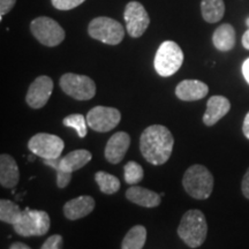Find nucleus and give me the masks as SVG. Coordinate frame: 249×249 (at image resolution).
<instances>
[{"label": "nucleus", "mask_w": 249, "mask_h": 249, "mask_svg": "<svg viewBox=\"0 0 249 249\" xmlns=\"http://www.w3.org/2000/svg\"><path fill=\"white\" fill-rule=\"evenodd\" d=\"M174 139L167 127L151 124L140 138V150L144 160L152 165H163L172 155Z\"/></svg>", "instance_id": "obj_1"}, {"label": "nucleus", "mask_w": 249, "mask_h": 249, "mask_svg": "<svg viewBox=\"0 0 249 249\" xmlns=\"http://www.w3.org/2000/svg\"><path fill=\"white\" fill-rule=\"evenodd\" d=\"M178 235L189 248H198L208 235V223L201 210H188L178 226Z\"/></svg>", "instance_id": "obj_2"}, {"label": "nucleus", "mask_w": 249, "mask_h": 249, "mask_svg": "<svg viewBox=\"0 0 249 249\" xmlns=\"http://www.w3.org/2000/svg\"><path fill=\"white\" fill-rule=\"evenodd\" d=\"M213 176L203 165L195 164L183 174L182 186L189 196L196 200H207L213 191Z\"/></svg>", "instance_id": "obj_3"}, {"label": "nucleus", "mask_w": 249, "mask_h": 249, "mask_svg": "<svg viewBox=\"0 0 249 249\" xmlns=\"http://www.w3.org/2000/svg\"><path fill=\"white\" fill-rule=\"evenodd\" d=\"M183 62V52L173 40H165L156 52L155 70L163 77H169L180 70Z\"/></svg>", "instance_id": "obj_4"}, {"label": "nucleus", "mask_w": 249, "mask_h": 249, "mask_svg": "<svg viewBox=\"0 0 249 249\" xmlns=\"http://www.w3.org/2000/svg\"><path fill=\"white\" fill-rule=\"evenodd\" d=\"M51 220L48 213L26 208L14 224V231L21 236H42L49 232Z\"/></svg>", "instance_id": "obj_5"}, {"label": "nucleus", "mask_w": 249, "mask_h": 249, "mask_svg": "<svg viewBox=\"0 0 249 249\" xmlns=\"http://www.w3.org/2000/svg\"><path fill=\"white\" fill-rule=\"evenodd\" d=\"M89 36L107 45H118L123 42L124 29L123 24L111 18L98 17L91 20L88 27Z\"/></svg>", "instance_id": "obj_6"}, {"label": "nucleus", "mask_w": 249, "mask_h": 249, "mask_svg": "<svg viewBox=\"0 0 249 249\" xmlns=\"http://www.w3.org/2000/svg\"><path fill=\"white\" fill-rule=\"evenodd\" d=\"M30 30L40 44L53 48L64 42L65 30L53 18L39 17L31 21Z\"/></svg>", "instance_id": "obj_7"}, {"label": "nucleus", "mask_w": 249, "mask_h": 249, "mask_svg": "<svg viewBox=\"0 0 249 249\" xmlns=\"http://www.w3.org/2000/svg\"><path fill=\"white\" fill-rule=\"evenodd\" d=\"M62 91L77 101H89L96 95V85L89 76L66 73L59 80Z\"/></svg>", "instance_id": "obj_8"}, {"label": "nucleus", "mask_w": 249, "mask_h": 249, "mask_svg": "<svg viewBox=\"0 0 249 249\" xmlns=\"http://www.w3.org/2000/svg\"><path fill=\"white\" fill-rule=\"evenodd\" d=\"M31 154L38 156L42 160H57L61 157L65 143L57 135L49 133H38L28 142Z\"/></svg>", "instance_id": "obj_9"}, {"label": "nucleus", "mask_w": 249, "mask_h": 249, "mask_svg": "<svg viewBox=\"0 0 249 249\" xmlns=\"http://www.w3.org/2000/svg\"><path fill=\"white\" fill-rule=\"evenodd\" d=\"M124 18L126 22L127 33L133 38H139L150 24V18L144 6L139 1H129L124 12Z\"/></svg>", "instance_id": "obj_10"}, {"label": "nucleus", "mask_w": 249, "mask_h": 249, "mask_svg": "<svg viewBox=\"0 0 249 249\" xmlns=\"http://www.w3.org/2000/svg\"><path fill=\"white\" fill-rule=\"evenodd\" d=\"M121 120L119 110L108 107H95L87 114V123L92 130L107 133L114 129Z\"/></svg>", "instance_id": "obj_11"}, {"label": "nucleus", "mask_w": 249, "mask_h": 249, "mask_svg": "<svg viewBox=\"0 0 249 249\" xmlns=\"http://www.w3.org/2000/svg\"><path fill=\"white\" fill-rule=\"evenodd\" d=\"M53 91V81L51 77L40 75L29 86L26 102L31 108H42L49 102L51 93Z\"/></svg>", "instance_id": "obj_12"}, {"label": "nucleus", "mask_w": 249, "mask_h": 249, "mask_svg": "<svg viewBox=\"0 0 249 249\" xmlns=\"http://www.w3.org/2000/svg\"><path fill=\"white\" fill-rule=\"evenodd\" d=\"M130 145V136L126 132H117L108 139L105 147V158L108 163L119 164Z\"/></svg>", "instance_id": "obj_13"}, {"label": "nucleus", "mask_w": 249, "mask_h": 249, "mask_svg": "<svg viewBox=\"0 0 249 249\" xmlns=\"http://www.w3.org/2000/svg\"><path fill=\"white\" fill-rule=\"evenodd\" d=\"M209 92V87L198 80H183L177 86L176 96L180 101L195 102L204 98Z\"/></svg>", "instance_id": "obj_14"}, {"label": "nucleus", "mask_w": 249, "mask_h": 249, "mask_svg": "<svg viewBox=\"0 0 249 249\" xmlns=\"http://www.w3.org/2000/svg\"><path fill=\"white\" fill-rule=\"evenodd\" d=\"M96 202L91 196L82 195L71 198L64 205V214L67 219L76 220L87 217L95 209Z\"/></svg>", "instance_id": "obj_15"}, {"label": "nucleus", "mask_w": 249, "mask_h": 249, "mask_svg": "<svg viewBox=\"0 0 249 249\" xmlns=\"http://www.w3.org/2000/svg\"><path fill=\"white\" fill-rule=\"evenodd\" d=\"M231 110V103L224 96H213L207 103V110L203 116V123L207 126H213Z\"/></svg>", "instance_id": "obj_16"}, {"label": "nucleus", "mask_w": 249, "mask_h": 249, "mask_svg": "<svg viewBox=\"0 0 249 249\" xmlns=\"http://www.w3.org/2000/svg\"><path fill=\"white\" fill-rule=\"evenodd\" d=\"M126 198L134 204L143 208H156L160 204L161 195L150 191L148 188L133 185L127 189Z\"/></svg>", "instance_id": "obj_17"}, {"label": "nucleus", "mask_w": 249, "mask_h": 249, "mask_svg": "<svg viewBox=\"0 0 249 249\" xmlns=\"http://www.w3.org/2000/svg\"><path fill=\"white\" fill-rule=\"evenodd\" d=\"M20 180V170L18 163L11 155L0 156V183L5 188H14Z\"/></svg>", "instance_id": "obj_18"}, {"label": "nucleus", "mask_w": 249, "mask_h": 249, "mask_svg": "<svg viewBox=\"0 0 249 249\" xmlns=\"http://www.w3.org/2000/svg\"><path fill=\"white\" fill-rule=\"evenodd\" d=\"M91 152L86 149H77V150L71 151L64 157L59 158V165L64 171L68 173H73L75 171L82 169L91 160Z\"/></svg>", "instance_id": "obj_19"}, {"label": "nucleus", "mask_w": 249, "mask_h": 249, "mask_svg": "<svg viewBox=\"0 0 249 249\" xmlns=\"http://www.w3.org/2000/svg\"><path fill=\"white\" fill-rule=\"evenodd\" d=\"M235 30L232 24L224 23L214 30L213 35V43L218 51L227 52L235 46Z\"/></svg>", "instance_id": "obj_20"}, {"label": "nucleus", "mask_w": 249, "mask_h": 249, "mask_svg": "<svg viewBox=\"0 0 249 249\" xmlns=\"http://www.w3.org/2000/svg\"><path fill=\"white\" fill-rule=\"evenodd\" d=\"M201 13L208 23H217L225 14L224 0H202Z\"/></svg>", "instance_id": "obj_21"}, {"label": "nucleus", "mask_w": 249, "mask_h": 249, "mask_svg": "<svg viewBox=\"0 0 249 249\" xmlns=\"http://www.w3.org/2000/svg\"><path fill=\"white\" fill-rule=\"evenodd\" d=\"M147 240V230L142 225H135L124 235L121 248L123 249H142Z\"/></svg>", "instance_id": "obj_22"}, {"label": "nucleus", "mask_w": 249, "mask_h": 249, "mask_svg": "<svg viewBox=\"0 0 249 249\" xmlns=\"http://www.w3.org/2000/svg\"><path fill=\"white\" fill-rule=\"evenodd\" d=\"M95 180L96 182H97L101 192L107 195L116 194V193L119 192L121 187L120 180L118 179L117 177L112 176L110 173L104 172V171H98V172L95 174Z\"/></svg>", "instance_id": "obj_23"}, {"label": "nucleus", "mask_w": 249, "mask_h": 249, "mask_svg": "<svg viewBox=\"0 0 249 249\" xmlns=\"http://www.w3.org/2000/svg\"><path fill=\"white\" fill-rule=\"evenodd\" d=\"M23 210L20 209L18 204L9 200H0V220L2 223L14 225L20 218Z\"/></svg>", "instance_id": "obj_24"}, {"label": "nucleus", "mask_w": 249, "mask_h": 249, "mask_svg": "<svg viewBox=\"0 0 249 249\" xmlns=\"http://www.w3.org/2000/svg\"><path fill=\"white\" fill-rule=\"evenodd\" d=\"M124 182L128 183V185H136V183L142 181L143 178H144L143 167L139 163H136V161H128L124 167Z\"/></svg>", "instance_id": "obj_25"}, {"label": "nucleus", "mask_w": 249, "mask_h": 249, "mask_svg": "<svg viewBox=\"0 0 249 249\" xmlns=\"http://www.w3.org/2000/svg\"><path fill=\"white\" fill-rule=\"evenodd\" d=\"M62 124L66 127H71V128H74L76 130L77 135L80 138H86L87 135V117L83 116V114L75 113V114H70L66 118H64L62 120Z\"/></svg>", "instance_id": "obj_26"}, {"label": "nucleus", "mask_w": 249, "mask_h": 249, "mask_svg": "<svg viewBox=\"0 0 249 249\" xmlns=\"http://www.w3.org/2000/svg\"><path fill=\"white\" fill-rule=\"evenodd\" d=\"M59 158L57 160H44V164L48 165V166L52 167L57 173V186L59 188H66V187L70 185L71 180V173H68L66 171H64L59 165Z\"/></svg>", "instance_id": "obj_27"}, {"label": "nucleus", "mask_w": 249, "mask_h": 249, "mask_svg": "<svg viewBox=\"0 0 249 249\" xmlns=\"http://www.w3.org/2000/svg\"><path fill=\"white\" fill-rule=\"evenodd\" d=\"M86 0H51L52 5L54 8L59 9V11H70L83 4Z\"/></svg>", "instance_id": "obj_28"}, {"label": "nucleus", "mask_w": 249, "mask_h": 249, "mask_svg": "<svg viewBox=\"0 0 249 249\" xmlns=\"http://www.w3.org/2000/svg\"><path fill=\"white\" fill-rule=\"evenodd\" d=\"M42 249H60L62 248V236L60 234H53L49 236L42 245Z\"/></svg>", "instance_id": "obj_29"}, {"label": "nucleus", "mask_w": 249, "mask_h": 249, "mask_svg": "<svg viewBox=\"0 0 249 249\" xmlns=\"http://www.w3.org/2000/svg\"><path fill=\"white\" fill-rule=\"evenodd\" d=\"M17 0H0V21L2 20L4 15L8 14L14 7Z\"/></svg>", "instance_id": "obj_30"}, {"label": "nucleus", "mask_w": 249, "mask_h": 249, "mask_svg": "<svg viewBox=\"0 0 249 249\" xmlns=\"http://www.w3.org/2000/svg\"><path fill=\"white\" fill-rule=\"evenodd\" d=\"M241 192H242V194H244L245 197L249 200V167H248L247 172L245 173L244 179H242Z\"/></svg>", "instance_id": "obj_31"}, {"label": "nucleus", "mask_w": 249, "mask_h": 249, "mask_svg": "<svg viewBox=\"0 0 249 249\" xmlns=\"http://www.w3.org/2000/svg\"><path fill=\"white\" fill-rule=\"evenodd\" d=\"M242 132H244L246 138L249 140V112L246 114V117H245L244 124H242Z\"/></svg>", "instance_id": "obj_32"}, {"label": "nucleus", "mask_w": 249, "mask_h": 249, "mask_svg": "<svg viewBox=\"0 0 249 249\" xmlns=\"http://www.w3.org/2000/svg\"><path fill=\"white\" fill-rule=\"evenodd\" d=\"M242 74H244V77L249 85V58L242 64Z\"/></svg>", "instance_id": "obj_33"}, {"label": "nucleus", "mask_w": 249, "mask_h": 249, "mask_svg": "<svg viewBox=\"0 0 249 249\" xmlns=\"http://www.w3.org/2000/svg\"><path fill=\"white\" fill-rule=\"evenodd\" d=\"M9 249H30V247L23 242H14L9 246Z\"/></svg>", "instance_id": "obj_34"}, {"label": "nucleus", "mask_w": 249, "mask_h": 249, "mask_svg": "<svg viewBox=\"0 0 249 249\" xmlns=\"http://www.w3.org/2000/svg\"><path fill=\"white\" fill-rule=\"evenodd\" d=\"M242 45L246 50H249V29L242 35Z\"/></svg>", "instance_id": "obj_35"}, {"label": "nucleus", "mask_w": 249, "mask_h": 249, "mask_svg": "<svg viewBox=\"0 0 249 249\" xmlns=\"http://www.w3.org/2000/svg\"><path fill=\"white\" fill-rule=\"evenodd\" d=\"M35 156H29V157H28V160H29V161H34L35 160Z\"/></svg>", "instance_id": "obj_36"}, {"label": "nucleus", "mask_w": 249, "mask_h": 249, "mask_svg": "<svg viewBox=\"0 0 249 249\" xmlns=\"http://www.w3.org/2000/svg\"><path fill=\"white\" fill-rule=\"evenodd\" d=\"M246 24H247L248 28H249V18H247V20H246Z\"/></svg>", "instance_id": "obj_37"}]
</instances>
